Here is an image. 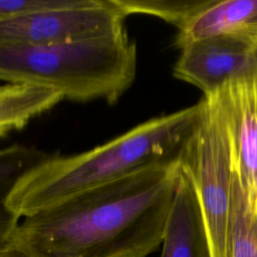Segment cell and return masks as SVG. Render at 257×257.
Instances as JSON below:
<instances>
[{"label": "cell", "mask_w": 257, "mask_h": 257, "mask_svg": "<svg viewBox=\"0 0 257 257\" xmlns=\"http://www.w3.org/2000/svg\"><path fill=\"white\" fill-rule=\"evenodd\" d=\"M178 160L88 189L22 218L4 247L30 257H148L162 245Z\"/></svg>", "instance_id": "obj_1"}, {"label": "cell", "mask_w": 257, "mask_h": 257, "mask_svg": "<svg viewBox=\"0 0 257 257\" xmlns=\"http://www.w3.org/2000/svg\"><path fill=\"white\" fill-rule=\"evenodd\" d=\"M204 106L203 98L189 107L146 120L91 150L48 156L18 181L8 207L22 219L145 168L176 162Z\"/></svg>", "instance_id": "obj_2"}, {"label": "cell", "mask_w": 257, "mask_h": 257, "mask_svg": "<svg viewBox=\"0 0 257 257\" xmlns=\"http://www.w3.org/2000/svg\"><path fill=\"white\" fill-rule=\"evenodd\" d=\"M137 47L126 32L46 46H0V80L57 91L63 99L114 103L133 84Z\"/></svg>", "instance_id": "obj_3"}, {"label": "cell", "mask_w": 257, "mask_h": 257, "mask_svg": "<svg viewBox=\"0 0 257 257\" xmlns=\"http://www.w3.org/2000/svg\"><path fill=\"white\" fill-rule=\"evenodd\" d=\"M205 106L178 156L181 175L197 199L213 257H228V235L234 174L229 144L218 106Z\"/></svg>", "instance_id": "obj_4"}, {"label": "cell", "mask_w": 257, "mask_h": 257, "mask_svg": "<svg viewBox=\"0 0 257 257\" xmlns=\"http://www.w3.org/2000/svg\"><path fill=\"white\" fill-rule=\"evenodd\" d=\"M125 15L113 0H68L0 21V46L84 42L124 32Z\"/></svg>", "instance_id": "obj_5"}, {"label": "cell", "mask_w": 257, "mask_h": 257, "mask_svg": "<svg viewBox=\"0 0 257 257\" xmlns=\"http://www.w3.org/2000/svg\"><path fill=\"white\" fill-rule=\"evenodd\" d=\"M229 144L231 165L246 205L257 211V61L214 94Z\"/></svg>", "instance_id": "obj_6"}, {"label": "cell", "mask_w": 257, "mask_h": 257, "mask_svg": "<svg viewBox=\"0 0 257 257\" xmlns=\"http://www.w3.org/2000/svg\"><path fill=\"white\" fill-rule=\"evenodd\" d=\"M174 76L203 91L216 93L233 76L257 61V45L233 36H212L187 42L179 47Z\"/></svg>", "instance_id": "obj_7"}, {"label": "cell", "mask_w": 257, "mask_h": 257, "mask_svg": "<svg viewBox=\"0 0 257 257\" xmlns=\"http://www.w3.org/2000/svg\"><path fill=\"white\" fill-rule=\"evenodd\" d=\"M160 257H213L195 194L179 174Z\"/></svg>", "instance_id": "obj_8"}, {"label": "cell", "mask_w": 257, "mask_h": 257, "mask_svg": "<svg viewBox=\"0 0 257 257\" xmlns=\"http://www.w3.org/2000/svg\"><path fill=\"white\" fill-rule=\"evenodd\" d=\"M221 35L257 45V0H215L178 33L176 45Z\"/></svg>", "instance_id": "obj_9"}, {"label": "cell", "mask_w": 257, "mask_h": 257, "mask_svg": "<svg viewBox=\"0 0 257 257\" xmlns=\"http://www.w3.org/2000/svg\"><path fill=\"white\" fill-rule=\"evenodd\" d=\"M48 156L23 145L0 149V249L8 243L21 219L7 204L12 190L29 170Z\"/></svg>", "instance_id": "obj_10"}, {"label": "cell", "mask_w": 257, "mask_h": 257, "mask_svg": "<svg viewBox=\"0 0 257 257\" xmlns=\"http://www.w3.org/2000/svg\"><path fill=\"white\" fill-rule=\"evenodd\" d=\"M62 99L60 93L48 88L21 83L0 85V137L23 127Z\"/></svg>", "instance_id": "obj_11"}, {"label": "cell", "mask_w": 257, "mask_h": 257, "mask_svg": "<svg viewBox=\"0 0 257 257\" xmlns=\"http://www.w3.org/2000/svg\"><path fill=\"white\" fill-rule=\"evenodd\" d=\"M228 257H257V211H251L234 176Z\"/></svg>", "instance_id": "obj_12"}, {"label": "cell", "mask_w": 257, "mask_h": 257, "mask_svg": "<svg viewBox=\"0 0 257 257\" xmlns=\"http://www.w3.org/2000/svg\"><path fill=\"white\" fill-rule=\"evenodd\" d=\"M215 0L184 1V0H113L121 12L131 14H147L163 19L176 26L179 32L201 11L209 7Z\"/></svg>", "instance_id": "obj_13"}, {"label": "cell", "mask_w": 257, "mask_h": 257, "mask_svg": "<svg viewBox=\"0 0 257 257\" xmlns=\"http://www.w3.org/2000/svg\"><path fill=\"white\" fill-rule=\"evenodd\" d=\"M68 0H0V21L33 11L61 6Z\"/></svg>", "instance_id": "obj_14"}, {"label": "cell", "mask_w": 257, "mask_h": 257, "mask_svg": "<svg viewBox=\"0 0 257 257\" xmlns=\"http://www.w3.org/2000/svg\"><path fill=\"white\" fill-rule=\"evenodd\" d=\"M0 257H30V256L14 248L3 247L0 249Z\"/></svg>", "instance_id": "obj_15"}]
</instances>
